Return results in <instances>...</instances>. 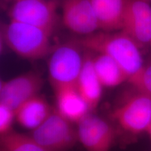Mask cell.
Masks as SVG:
<instances>
[{"label":"cell","instance_id":"19","mask_svg":"<svg viewBox=\"0 0 151 151\" xmlns=\"http://www.w3.org/2000/svg\"><path fill=\"white\" fill-rule=\"evenodd\" d=\"M2 1L4 3H6V4H9V3L12 4L13 2H14V1H18V0H2Z\"/></svg>","mask_w":151,"mask_h":151},{"label":"cell","instance_id":"16","mask_svg":"<svg viewBox=\"0 0 151 151\" xmlns=\"http://www.w3.org/2000/svg\"><path fill=\"white\" fill-rule=\"evenodd\" d=\"M1 151H50L31 135L11 131L1 136Z\"/></svg>","mask_w":151,"mask_h":151},{"label":"cell","instance_id":"9","mask_svg":"<svg viewBox=\"0 0 151 151\" xmlns=\"http://www.w3.org/2000/svg\"><path fill=\"white\" fill-rule=\"evenodd\" d=\"M121 31L139 46L151 40V5L148 0H126Z\"/></svg>","mask_w":151,"mask_h":151},{"label":"cell","instance_id":"17","mask_svg":"<svg viewBox=\"0 0 151 151\" xmlns=\"http://www.w3.org/2000/svg\"><path fill=\"white\" fill-rule=\"evenodd\" d=\"M128 82L135 90L151 96V59L144 62L139 72L131 77Z\"/></svg>","mask_w":151,"mask_h":151},{"label":"cell","instance_id":"14","mask_svg":"<svg viewBox=\"0 0 151 151\" xmlns=\"http://www.w3.org/2000/svg\"><path fill=\"white\" fill-rule=\"evenodd\" d=\"M52 111L46 99L38 94L15 111L16 121L21 127L32 131L48 118Z\"/></svg>","mask_w":151,"mask_h":151},{"label":"cell","instance_id":"1","mask_svg":"<svg viewBox=\"0 0 151 151\" xmlns=\"http://www.w3.org/2000/svg\"><path fill=\"white\" fill-rule=\"evenodd\" d=\"M73 42L88 51L113 58L125 71L129 79L139 72L144 64L140 46L121 30L117 32L97 31L74 39Z\"/></svg>","mask_w":151,"mask_h":151},{"label":"cell","instance_id":"21","mask_svg":"<svg viewBox=\"0 0 151 151\" xmlns=\"http://www.w3.org/2000/svg\"><path fill=\"white\" fill-rule=\"evenodd\" d=\"M149 44L150 45V46H151V40H150V43H149Z\"/></svg>","mask_w":151,"mask_h":151},{"label":"cell","instance_id":"11","mask_svg":"<svg viewBox=\"0 0 151 151\" xmlns=\"http://www.w3.org/2000/svg\"><path fill=\"white\" fill-rule=\"evenodd\" d=\"M55 97V110L73 123L77 124L91 113L75 86H52Z\"/></svg>","mask_w":151,"mask_h":151},{"label":"cell","instance_id":"4","mask_svg":"<svg viewBox=\"0 0 151 151\" xmlns=\"http://www.w3.org/2000/svg\"><path fill=\"white\" fill-rule=\"evenodd\" d=\"M57 0H18L9 9L11 21L39 28L52 35L59 22Z\"/></svg>","mask_w":151,"mask_h":151},{"label":"cell","instance_id":"2","mask_svg":"<svg viewBox=\"0 0 151 151\" xmlns=\"http://www.w3.org/2000/svg\"><path fill=\"white\" fill-rule=\"evenodd\" d=\"M2 29L6 46L24 59H41L54 50L50 43L51 35L39 28L10 20Z\"/></svg>","mask_w":151,"mask_h":151},{"label":"cell","instance_id":"3","mask_svg":"<svg viewBox=\"0 0 151 151\" xmlns=\"http://www.w3.org/2000/svg\"><path fill=\"white\" fill-rule=\"evenodd\" d=\"M134 92L111 112L121 129L133 135L147 132L151 124V96L133 88Z\"/></svg>","mask_w":151,"mask_h":151},{"label":"cell","instance_id":"18","mask_svg":"<svg viewBox=\"0 0 151 151\" xmlns=\"http://www.w3.org/2000/svg\"><path fill=\"white\" fill-rule=\"evenodd\" d=\"M16 120L15 111L0 104V134L3 136L12 131V125Z\"/></svg>","mask_w":151,"mask_h":151},{"label":"cell","instance_id":"20","mask_svg":"<svg viewBox=\"0 0 151 151\" xmlns=\"http://www.w3.org/2000/svg\"><path fill=\"white\" fill-rule=\"evenodd\" d=\"M147 133L148 134L149 137H150V140H151V124H150V127H149V128H148V132H147Z\"/></svg>","mask_w":151,"mask_h":151},{"label":"cell","instance_id":"13","mask_svg":"<svg viewBox=\"0 0 151 151\" xmlns=\"http://www.w3.org/2000/svg\"><path fill=\"white\" fill-rule=\"evenodd\" d=\"M101 31L121 30L126 0H90Z\"/></svg>","mask_w":151,"mask_h":151},{"label":"cell","instance_id":"6","mask_svg":"<svg viewBox=\"0 0 151 151\" xmlns=\"http://www.w3.org/2000/svg\"><path fill=\"white\" fill-rule=\"evenodd\" d=\"M74 42L55 48L50 54L48 69L49 79L52 86H75L84 62Z\"/></svg>","mask_w":151,"mask_h":151},{"label":"cell","instance_id":"15","mask_svg":"<svg viewBox=\"0 0 151 151\" xmlns=\"http://www.w3.org/2000/svg\"><path fill=\"white\" fill-rule=\"evenodd\" d=\"M92 62L98 78L103 87L114 88L128 81L129 77L120 65L106 55L96 53Z\"/></svg>","mask_w":151,"mask_h":151},{"label":"cell","instance_id":"10","mask_svg":"<svg viewBox=\"0 0 151 151\" xmlns=\"http://www.w3.org/2000/svg\"><path fill=\"white\" fill-rule=\"evenodd\" d=\"M62 22L66 28L81 37L99 30L90 0H62Z\"/></svg>","mask_w":151,"mask_h":151},{"label":"cell","instance_id":"12","mask_svg":"<svg viewBox=\"0 0 151 151\" xmlns=\"http://www.w3.org/2000/svg\"><path fill=\"white\" fill-rule=\"evenodd\" d=\"M75 87L90 111L97 108L102 96L103 86L94 70L90 52L84 55L83 65Z\"/></svg>","mask_w":151,"mask_h":151},{"label":"cell","instance_id":"22","mask_svg":"<svg viewBox=\"0 0 151 151\" xmlns=\"http://www.w3.org/2000/svg\"><path fill=\"white\" fill-rule=\"evenodd\" d=\"M148 1H150H150H151V0H148Z\"/></svg>","mask_w":151,"mask_h":151},{"label":"cell","instance_id":"8","mask_svg":"<svg viewBox=\"0 0 151 151\" xmlns=\"http://www.w3.org/2000/svg\"><path fill=\"white\" fill-rule=\"evenodd\" d=\"M43 85L42 77L33 71L1 81L0 104L15 111L27 100L39 94Z\"/></svg>","mask_w":151,"mask_h":151},{"label":"cell","instance_id":"7","mask_svg":"<svg viewBox=\"0 0 151 151\" xmlns=\"http://www.w3.org/2000/svg\"><path fill=\"white\" fill-rule=\"evenodd\" d=\"M78 142L86 151H110L116 138L111 124L98 116L88 113L76 124Z\"/></svg>","mask_w":151,"mask_h":151},{"label":"cell","instance_id":"5","mask_svg":"<svg viewBox=\"0 0 151 151\" xmlns=\"http://www.w3.org/2000/svg\"><path fill=\"white\" fill-rule=\"evenodd\" d=\"M30 135L50 151H67L78 142L77 129L73 123L53 109L51 114Z\"/></svg>","mask_w":151,"mask_h":151}]
</instances>
